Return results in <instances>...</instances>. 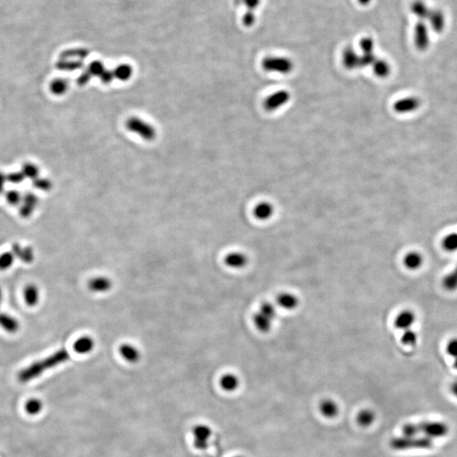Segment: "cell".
<instances>
[{
    "instance_id": "6da1fadb",
    "label": "cell",
    "mask_w": 457,
    "mask_h": 457,
    "mask_svg": "<svg viewBox=\"0 0 457 457\" xmlns=\"http://www.w3.org/2000/svg\"><path fill=\"white\" fill-rule=\"evenodd\" d=\"M69 359H70V353L65 349H60L49 357L31 363V365L22 369L18 374L17 378H18V380L23 384L29 382L32 379H36L37 377L42 375L45 371L55 368L57 366L65 363Z\"/></svg>"
},
{
    "instance_id": "7a4b0ae2",
    "label": "cell",
    "mask_w": 457,
    "mask_h": 457,
    "mask_svg": "<svg viewBox=\"0 0 457 457\" xmlns=\"http://www.w3.org/2000/svg\"><path fill=\"white\" fill-rule=\"evenodd\" d=\"M402 433L405 436H418L423 434L424 437L433 440L446 436L449 433V427L442 422H421L406 424L402 429Z\"/></svg>"
},
{
    "instance_id": "3957f363",
    "label": "cell",
    "mask_w": 457,
    "mask_h": 457,
    "mask_svg": "<svg viewBox=\"0 0 457 457\" xmlns=\"http://www.w3.org/2000/svg\"><path fill=\"white\" fill-rule=\"evenodd\" d=\"M391 448L396 451H405L410 449H429L433 446L432 440L430 438L418 436H405L392 439L390 443Z\"/></svg>"
},
{
    "instance_id": "277c9868",
    "label": "cell",
    "mask_w": 457,
    "mask_h": 457,
    "mask_svg": "<svg viewBox=\"0 0 457 457\" xmlns=\"http://www.w3.org/2000/svg\"><path fill=\"white\" fill-rule=\"evenodd\" d=\"M126 126L128 131L137 134L147 142H152L156 137V130L154 126L139 117L129 118L126 120Z\"/></svg>"
},
{
    "instance_id": "5b68a950",
    "label": "cell",
    "mask_w": 457,
    "mask_h": 457,
    "mask_svg": "<svg viewBox=\"0 0 457 457\" xmlns=\"http://www.w3.org/2000/svg\"><path fill=\"white\" fill-rule=\"evenodd\" d=\"M263 70L268 72H277L280 74H289L294 68V64L286 57L269 56L266 57L262 62Z\"/></svg>"
},
{
    "instance_id": "8992f818",
    "label": "cell",
    "mask_w": 457,
    "mask_h": 457,
    "mask_svg": "<svg viewBox=\"0 0 457 457\" xmlns=\"http://www.w3.org/2000/svg\"><path fill=\"white\" fill-rule=\"evenodd\" d=\"M213 430L206 424H198L193 430V443L196 448L200 451H205L209 446V441L212 437Z\"/></svg>"
},
{
    "instance_id": "52a82bcc",
    "label": "cell",
    "mask_w": 457,
    "mask_h": 457,
    "mask_svg": "<svg viewBox=\"0 0 457 457\" xmlns=\"http://www.w3.org/2000/svg\"><path fill=\"white\" fill-rule=\"evenodd\" d=\"M290 98V92L285 90H280L268 96L263 103V106L267 111H274L287 103Z\"/></svg>"
},
{
    "instance_id": "ba28073f",
    "label": "cell",
    "mask_w": 457,
    "mask_h": 457,
    "mask_svg": "<svg viewBox=\"0 0 457 457\" xmlns=\"http://www.w3.org/2000/svg\"><path fill=\"white\" fill-rule=\"evenodd\" d=\"M414 42L418 50L424 51L430 46V32L426 24L420 20L415 26Z\"/></svg>"
},
{
    "instance_id": "9c48e42d",
    "label": "cell",
    "mask_w": 457,
    "mask_h": 457,
    "mask_svg": "<svg viewBox=\"0 0 457 457\" xmlns=\"http://www.w3.org/2000/svg\"><path fill=\"white\" fill-rule=\"evenodd\" d=\"M421 101L417 97H407L396 101L394 104V110L398 114H408L419 109Z\"/></svg>"
},
{
    "instance_id": "30bf717a",
    "label": "cell",
    "mask_w": 457,
    "mask_h": 457,
    "mask_svg": "<svg viewBox=\"0 0 457 457\" xmlns=\"http://www.w3.org/2000/svg\"><path fill=\"white\" fill-rule=\"evenodd\" d=\"M416 321L415 313L411 311V310H405L400 312L396 319H395V325L396 328L402 330H407L411 329Z\"/></svg>"
},
{
    "instance_id": "8fae6325",
    "label": "cell",
    "mask_w": 457,
    "mask_h": 457,
    "mask_svg": "<svg viewBox=\"0 0 457 457\" xmlns=\"http://www.w3.org/2000/svg\"><path fill=\"white\" fill-rule=\"evenodd\" d=\"M11 252L17 258L22 261L25 263H31L33 262L34 251L30 246H22L18 243H14L12 245Z\"/></svg>"
},
{
    "instance_id": "7c38bea8",
    "label": "cell",
    "mask_w": 457,
    "mask_h": 457,
    "mask_svg": "<svg viewBox=\"0 0 457 457\" xmlns=\"http://www.w3.org/2000/svg\"><path fill=\"white\" fill-rule=\"evenodd\" d=\"M89 290L96 293H104L109 291L112 287L111 279L104 277L98 276L95 277L90 280L88 283Z\"/></svg>"
},
{
    "instance_id": "4fadbf2b",
    "label": "cell",
    "mask_w": 457,
    "mask_h": 457,
    "mask_svg": "<svg viewBox=\"0 0 457 457\" xmlns=\"http://www.w3.org/2000/svg\"><path fill=\"white\" fill-rule=\"evenodd\" d=\"M342 61L344 66L348 70L359 68L360 55L351 47H347L343 51Z\"/></svg>"
},
{
    "instance_id": "5bb4252c",
    "label": "cell",
    "mask_w": 457,
    "mask_h": 457,
    "mask_svg": "<svg viewBox=\"0 0 457 457\" xmlns=\"http://www.w3.org/2000/svg\"><path fill=\"white\" fill-rule=\"evenodd\" d=\"M248 259L245 254L240 251H233L228 253L225 258L226 264L232 268H242L247 264Z\"/></svg>"
},
{
    "instance_id": "9a60e30c",
    "label": "cell",
    "mask_w": 457,
    "mask_h": 457,
    "mask_svg": "<svg viewBox=\"0 0 457 457\" xmlns=\"http://www.w3.org/2000/svg\"><path fill=\"white\" fill-rule=\"evenodd\" d=\"M427 20H429L430 26L435 32L441 33L443 31L445 25H446V19H445L443 13L440 9H431L430 15Z\"/></svg>"
},
{
    "instance_id": "2e32d148",
    "label": "cell",
    "mask_w": 457,
    "mask_h": 457,
    "mask_svg": "<svg viewBox=\"0 0 457 457\" xmlns=\"http://www.w3.org/2000/svg\"><path fill=\"white\" fill-rule=\"evenodd\" d=\"M120 356L130 363H137L141 358L140 351L131 344H123L120 346Z\"/></svg>"
},
{
    "instance_id": "e0dca14e",
    "label": "cell",
    "mask_w": 457,
    "mask_h": 457,
    "mask_svg": "<svg viewBox=\"0 0 457 457\" xmlns=\"http://www.w3.org/2000/svg\"><path fill=\"white\" fill-rule=\"evenodd\" d=\"M95 342L92 338L89 336H83V337L79 338L78 340L75 341L73 349L74 351L78 353V354H87L94 348Z\"/></svg>"
},
{
    "instance_id": "ac0fdd59",
    "label": "cell",
    "mask_w": 457,
    "mask_h": 457,
    "mask_svg": "<svg viewBox=\"0 0 457 457\" xmlns=\"http://www.w3.org/2000/svg\"><path fill=\"white\" fill-rule=\"evenodd\" d=\"M405 267L410 270H417L421 268L424 263V257L418 251H411L405 256L403 259Z\"/></svg>"
},
{
    "instance_id": "d6986e66",
    "label": "cell",
    "mask_w": 457,
    "mask_h": 457,
    "mask_svg": "<svg viewBox=\"0 0 457 457\" xmlns=\"http://www.w3.org/2000/svg\"><path fill=\"white\" fill-rule=\"evenodd\" d=\"M220 385L222 390L227 392H233L236 390L240 385L239 378L233 374H224L220 380Z\"/></svg>"
},
{
    "instance_id": "ffe728a7",
    "label": "cell",
    "mask_w": 457,
    "mask_h": 457,
    "mask_svg": "<svg viewBox=\"0 0 457 457\" xmlns=\"http://www.w3.org/2000/svg\"><path fill=\"white\" fill-rule=\"evenodd\" d=\"M254 216L259 221H267L273 215V207L272 204L263 202L257 204L253 211Z\"/></svg>"
},
{
    "instance_id": "44dd1931",
    "label": "cell",
    "mask_w": 457,
    "mask_h": 457,
    "mask_svg": "<svg viewBox=\"0 0 457 457\" xmlns=\"http://www.w3.org/2000/svg\"><path fill=\"white\" fill-rule=\"evenodd\" d=\"M319 410L324 418H334L339 413V407L333 400L326 399L321 402Z\"/></svg>"
},
{
    "instance_id": "7402d4cb",
    "label": "cell",
    "mask_w": 457,
    "mask_h": 457,
    "mask_svg": "<svg viewBox=\"0 0 457 457\" xmlns=\"http://www.w3.org/2000/svg\"><path fill=\"white\" fill-rule=\"evenodd\" d=\"M277 302L279 307L285 310L295 309L299 304L298 298L290 293L280 294L277 298Z\"/></svg>"
},
{
    "instance_id": "603a6c76",
    "label": "cell",
    "mask_w": 457,
    "mask_h": 457,
    "mask_svg": "<svg viewBox=\"0 0 457 457\" xmlns=\"http://www.w3.org/2000/svg\"><path fill=\"white\" fill-rule=\"evenodd\" d=\"M273 319L264 315L261 312H256L253 317V323L256 329L262 333H267L270 330L273 325Z\"/></svg>"
},
{
    "instance_id": "cb8c5ba5",
    "label": "cell",
    "mask_w": 457,
    "mask_h": 457,
    "mask_svg": "<svg viewBox=\"0 0 457 457\" xmlns=\"http://www.w3.org/2000/svg\"><path fill=\"white\" fill-rule=\"evenodd\" d=\"M0 326L8 333H15L18 331L20 324L15 318L7 313L0 312Z\"/></svg>"
},
{
    "instance_id": "d4e9b609",
    "label": "cell",
    "mask_w": 457,
    "mask_h": 457,
    "mask_svg": "<svg viewBox=\"0 0 457 457\" xmlns=\"http://www.w3.org/2000/svg\"><path fill=\"white\" fill-rule=\"evenodd\" d=\"M411 10L416 16L418 17L420 20H427L428 17L430 15L431 8H429V6L426 3L423 2L422 0H417L413 2V4L411 6Z\"/></svg>"
},
{
    "instance_id": "484cf974",
    "label": "cell",
    "mask_w": 457,
    "mask_h": 457,
    "mask_svg": "<svg viewBox=\"0 0 457 457\" xmlns=\"http://www.w3.org/2000/svg\"><path fill=\"white\" fill-rule=\"evenodd\" d=\"M24 298L25 303L29 307H34L38 303L39 300V291L35 284H29L24 290Z\"/></svg>"
},
{
    "instance_id": "4316f807",
    "label": "cell",
    "mask_w": 457,
    "mask_h": 457,
    "mask_svg": "<svg viewBox=\"0 0 457 457\" xmlns=\"http://www.w3.org/2000/svg\"><path fill=\"white\" fill-rule=\"evenodd\" d=\"M372 66L374 69V74L379 78H386L390 74V65L384 59H377Z\"/></svg>"
},
{
    "instance_id": "83f0119b",
    "label": "cell",
    "mask_w": 457,
    "mask_h": 457,
    "mask_svg": "<svg viewBox=\"0 0 457 457\" xmlns=\"http://www.w3.org/2000/svg\"><path fill=\"white\" fill-rule=\"evenodd\" d=\"M375 420V414L370 409L361 411L357 417V424L362 427H369Z\"/></svg>"
},
{
    "instance_id": "f1b7e54d",
    "label": "cell",
    "mask_w": 457,
    "mask_h": 457,
    "mask_svg": "<svg viewBox=\"0 0 457 457\" xmlns=\"http://www.w3.org/2000/svg\"><path fill=\"white\" fill-rule=\"evenodd\" d=\"M113 73H114V78L120 80V81H126L131 78L133 70L128 64H121V65H119L113 71Z\"/></svg>"
},
{
    "instance_id": "f546056e",
    "label": "cell",
    "mask_w": 457,
    "mask_h": 457,
    "mask_svg": "<svg viewBox=\"0 0 457 457\" xmlns=\"http://www.w3.org/2000/svg\"><path fill=\"white\" fill-rule=\"evenodd\" d=\"M42 407H43V404L39 399H30L25 402V413H28L29 415H36L42 412Z\"/></svg>"
},
{
    "instance_id": "4dcf8cb0",
    "label": "cell",
    "mask_w": 457,
    "mask_h": 457,
    "mask_svg": "<svg viewBox=\"0 0 457 457\" xmlns=\"http://www.w3.org/2000/svg\"><path fill=\"white\" fill-rule=\"evenodd\" d=\"M442 245H443V248L446 251H450V252L457 251V233H451V234H447L444 238L443 241H442Z\"/></svg>"
},
{
    "instance_id": "1f68e13d",
    "label": "cell",
    "mask_w": 457,
    "mask_h": 457,
    "mask_svg": "<svg viewBox=\"0 0 457 457\" xmlns=\"http://www.w3.org/2000/svg\"><path fill=\"white\" fill-rule=\"evenodd\" d=\"M443 286L448 291H455L457 290V274L454 271L445 276L443 279Z\"/></svg>"
},
{
    "instance_id": "d6a6232c",
    "label": "cell",
    "mask_w": 457,
    "mask_h": 457,
    "mask_svg": "<svg viewBox=\"0 0 457 457\" xmlns=\"http://www.w3.org/2000/svg\"><path fill=\"white\" fill-rule=\"evenodd\" d=\"M14 254L11 251H6L0 255V270H6L14 263Z\"/></svg>"
},
{
    "instance_id": "836d02e7",
    "label": "cell",
    "mask_w": 457,
    "mask_h": 457,
    "mask_svg": "<svg viewBox=\"0 0 457 457\" xmlns=\"http://www.w3.org/2000/svg\"><path fill=\"white\" fill-rule=\"evenodd\" d=\"M418 341V335L416 334L415 331L413 329H407L404 330V333L402 336V342L406 346H415L416 343Z\"/></svg>"
},
{
    "instance_id": "e575fe53",
    "label": "cell",
    "mask_w": 457,
    "mask_h": 457,
    "mask_svg": "<svg viewBox=\"0 0 457 457\" xmlns=\"http://www.w3.org/2000/svg\"><path fill=\"white\" fill-rule=\"evenodd\" d=\"M377 58L374 53H363L360 55L359 68L367 67L373 65Z\"/></svg>"
},
{
    "instance_id": "d590c367",
    "label": "cell",
    "mask_w": 457,
    "mask_h": 457,
    "mask_svg": "<svg viewBox=\"0 0 457 457\" xmlns=\"http://www.w3.org/2000/svg\"><path fill=\"white\" fill-rule=\"evenodd\" d=\"M259 312L263 313L264 315L268 316V318H270L273 320H274V318H275V307L273 306V304L269 303V302H265V303L262 304V306L260 307Z\"/></svg>"
},
{
    "instance_id": "8d00e7d4",
    "label": "cell",
    "mask_w": 457,
    "mask_h": 457,
    "mask_svg": "<svg viewBox=\"0 0 457 457\" xmlns=\"http://www.w3.org/2000/svg\"><path fill=\"white\" fill-rule=\"evenodd\" d=\"M360 46L363 50V53H374V42L371 37H365L360 42Z\"/></svg>"
},
{
    "instance_id": "74e56055",
    "label": "cell",
    "mask_w": 457,
    "mask_h": 457,
    "mask_svg": "<svg viewBox=\"0 0 457 457\" xmlns=\"http://www.w3.org/2000/svg\"><path fill=\"white\" fill-rule=\"evenodd\" d=\"M446 351L451 357H455V358L457 357V338L450 340L446 347Z\"/></svg>"
},
{
    "instance_id": "f35d334b",
    "label": "cell",
    "mask_w": 457,
    "mask_h": 457,
    "mask_svg": "<svg viewBox=\"0 0 457 457\" xmlns=\"http://www.w3.org/2000/svg\"><path fill=\"white\" fill-rule=\"evenodd\" d=\"M114 78V73L110 71V70H105L102 73L101 75V80L104 82V83H110L112 80Z\"/></svg>"
},
{
    "instance_id": "ab89813d",
    "label": "cell",
    "mask_w": 457,
    "mask_h": 457,
    "mask_svg": "<svg viewBox=\"0 0 457 457\" xmlns=\"http://www.w3.org/2000/svg\"><path fill=\"white\" fill-rule=\"evenodd\" d=\"M244 2L246 6L251 9H253L259 4V0H244Z\"/></svg>"
},
{
    "instance_id": "60d3db41",
    "label": "cell",
    "mask_w": 457,
    "mask_h": 457,
    "mask_svg": "<svg viewBox=\"0 0 457 457\" xmlns=\"http://www.w3.org/2000/svg\"><path fill=\"white\" fill-rule=\"evenodd\" d=\"M244 21H245V25H252V23L254 21V14L251 12H249L247 14H245V18H244Z\"/></svg>"
},
{
    "instance_id": "b9f144b4",
    "label": "cell",
    "mask_w": 457,
    "mask_h": 457,
    "mask_svg": "<svg viewBox=\"0 0 457 457\" xmlns=\"http://www.w3.org/2000/svg\"><path fill=\"white\" fill-rule=\"evenodd\" d=\"M452 391L453 395L457 397V382H454L452 385Z\"/></svg>"
},
{
    "instance_id": "7bdbcfd3",
    "label": "cell",
    "mask_w": 457,
    "mask_h": 457,
    "mask_svg": "<svg viewBox=\"0 0 457 457\" xmlns=\"http://www.w3.org/2000/svg\"><path fill=\"white\" fill-rule=\"evenodd\" d=\"M362 5H368V3H370L371 0H358Z\"/></svg>"
},
{
    "instance_id": "ee69618b",
    "label": "cell",
    "mask_w": 457,
    "mask_h": 457,
    "mask_svg": "<svg viewBox=\"0 0 457 457\" xmlns=\"http://www.w3.org/2000/svg\"><path fill=\"white\" fill-rule=\"evenodd\" d=\"M454 367L457 369V357H456V360H455Z\"/></svg>"
},
{
    "instance_id": "f6af8a7d",
    "label": "cell",
    "mask_w": 457,
    "mask_h": 457,
    "mask_svg": "<svg viewBox=\"0 0 457 457\" xmlns=\"http://www.w3.org/2000/svg\"><path fill=\"white\" fill-rule=\"evenodd\" d=\"M1 301H2V291H1V289H0V305H1Z\"/></svg>"
},
{
    "instance_id": "bcb514c9",
    "label": "cell",
    "mask_w": 457,
    "mask_h": 457,
    "mask_svg": "<svg viewBox=\"0 0 457 457\" xmlns=\"http://www.w3.org/2000/svg\"><path fill=\"white\" fill-rule=\"evenodd\" d=\"M454 272L455 273H457V268H456V269H455Z\"/></svg>"
},
{
    "instance_id": "7dc6e473",
    "label": "cell",
    "mask_w": 457,
    "mask_h": 457,
    "mask_svg": "<svg viewBox=\"0 0 457 457\" xmlns=\"http://www.w3.org/2000/svg\"><path fill=\"white\" fill-rule=\"evenodd\" d=\"M240 457V456H238V457Z\"/></svg>"
}]
</instances>
